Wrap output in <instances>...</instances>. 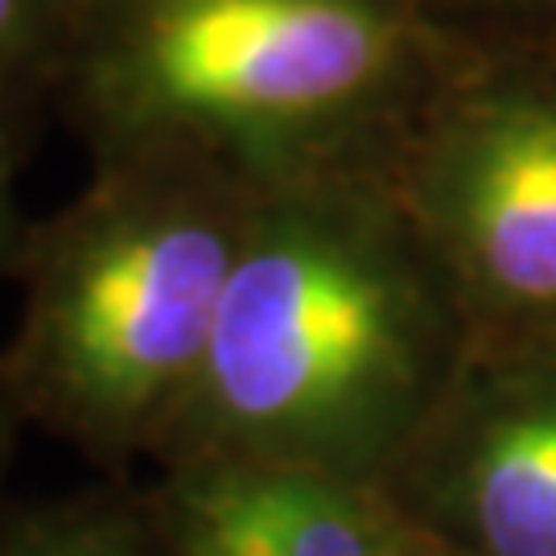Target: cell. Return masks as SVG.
<instances>
[{"instance_id": "obj_1", "label": "cell", "mask_w": 556, "mask_h": 556, "mask_svg": "<svg viewBox=\"0 0 556 556\" xmlns=\"http://www.w3.org/2000/svg\"><path fill=\"white\" fill-rule=\"evenodd\" d=\"M367 174L260 190L161 466L236 457L383 482L420 429L438 314Z\"/></svg>"}, {"instance_id": "obj_2", "label": "cell", "mask_w": 556, "mask_h": 556, "mask_svg": "<svg viewBox=\"0 0 556 556\" xmlns=\"http://www.w3.org/2000/svg\"><path fill=\"white\" fill-rule=\"evenodd\" d=\"M260 190L186 149L91 161L29 223L0 379L25 425L100 466L157 457L202 371Z\"/></svg>"}, {"instance_id": "obj_3", "label": "cell", "mask_w": 556, "mask_h": 556, "mask_svg": "<svg viewBox=\"0 0 556 556\" xmlns=\"http://www.w3.org/2000/svg\"><path fill=\"white\" fill-rule=\"evenodd\" d=\"M413 0H75L50 108L87 157L186 149L256 190L363 174Z\"/></svg>"}, {"instance_id": "obj_4", "label": "cell", "mask_w": 556, "mask_h": 556, "mask_svg": "<svg viewBox=\"0 0 556 556\" xmlns=\"http://www.w3.org/2000/svg\"><path fill=\"white\" fill-rule=\"evenodd\" d=\"M174 556H433L371 478L181 457L149 498Z\"/></svg>"}, {"instance_id": "obj_5", "label": "cell", "mask_w": 556, "mask_h": 556, "mask_svg": "<svg viewBox=\"0 0 556 556\" xmlns=\"http://www.w3.org/2000/svg\"><path fill=\"white\" fill-rule=\"evenodd\" d=\"M429 202L486 293L556 314V103H486L441 149Z\"/></svg>"}, {"instance_id": "obj_6", "label": "cell", "mask_w": 556, "mask_h": 556, "mask_svg": "<svg viewBox=\"0 0 556 556\" xmlns=\"http://www.w3.org/2000/svg\"><path fill=\"white\" fill-rule=\"evenodd\" d=\"M441 507L475 556H556V376L507 388L470 425Z\"/></svg>"}, {"instance_id": "obj_7", "label": "cell", "mask_w": 556, "mask_h": 556, "mask_svg": "<svg viewBox=\"0 0 556 556\" xmlns=\"http://www.w3.org/2000/svg\"><path fill=\"white\" fill-rule=\"evenodd\" d=\"M0 556H174L149 503L87 491L38 507H0Z\"/></svg>"}, {"instance_id": "obj_8", "label": "cell", "mask_w": 556, "mask_h": 556, "mask_svg": "<svg viewBox=\"0 0 556 556\" xmlns=\"http://www.w3.org/2000/svg\"><path fill=\"white\" fill-rule=\"evenodd\" d=\"M75 0H0V112L29 132L50 108V79Z\"/></svg>"}, {"instance_id": "obj_9", "label": "cell", "mask_w": 556, "mask_h": 556, "mask_svg": "<svg viewBox=\"0 0 556 556\" xmlns=\"http://www.w3.org/2000/svg\"><path fill=\"white\" fill-rule=\"evenodd\" d=\"M29 137L21 124L0 112V280H13L29 239V215L17 199V169H21V140Z\"/></svg>"}, {"instance_id": "obj_10", "label": "cell", "mask_w": 556, "mask_h": 556, "mask_svg": "<svg viewBox=\"0 0 556 556\" xmlns=\"http://www.w3.org/2000/svg\"><path fill=\"white\" fill-rule=\"evenodd\" d=\"M25 429V417H21L17 400L9 392V383L0 379V486H4V475H9V462L17 454V438Z\"/></svg>"}]
</instances>
